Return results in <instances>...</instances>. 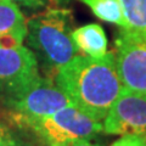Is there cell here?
Listing matches in <instances>:
<instances>
[{
    "instance_id": "obj_8",
    "label": "cell",
    "mask_w": 146,
    "mask_h": 146,
    "mask_svg": "<svg viewBox=\"0 0 146 146\" xmlns=\"http://www.w3.org/2000/svg\"><path fill=\"white\" fill-rule=\"evenodd\" d=\"M27 36V21L12 0H0V44L20 45Z\"/></svg>"
},
{
    "instance_id": "obj_9",
    "label": "cell",
    "mask_w": 146,
    "mask_h": 146,
    "mask_svg": "<svg viewBox=\"0 0 146 146\" xmlns=\"http://www.w3.org/2000/svg\"><path fill=\"white\" fill-rule=\"evenodd\" d=\"M72 40L77 49L84 56L102 57L107 51L108 42L104 28L98 23H89L72 31Z\"/></svg>"
},
{
    "instance_id": "obj_12",
    "label": "cell",
    "mask_w": 146,
    "mask_h": 146,
    "mask_svg": "<svg viewBox=\"0 0 146 146\" xmlns=\"http://www.w3.org/2000/svg\"><path fill=\"white\" fill-rule=\"evenodd\" d=\"M0 146H25V143L10 125L0 122Z\"/></svg>"
},
{
    "instance_id": "obj_4",
    "label": "cell",
    "mask_w": 146,
    "mask_h": 146,
    "mask_svg": "<svg viewBox=\"0 0 146 146\" xmlns=\"http://www.w3.org/2000/svg\"><path fill=\"white\" fill-rule=\"evenodd\" d=\"M7 108L20 125L48 117L67 106H73L70 98L51 78H40L21 91L6 96Z\"/></svg>"
},
{
    "instance_id": "obj_16",
    "label": "cell",
    "mask_w": 146,
    "mask_h": 146,
    "mask_svg": "<svg viewBox=\"0 0 146 146\" xmlns=\"http://www.w3.org/2000/svg\"><path fill=\"white\" fill-rule=\"evenodd\" d=\"M145 140H146V136H145Z\"/></svg>"
},
{
    "instance_id": "obj_2",
    "label": "cell",
    "mask_w": 146,
    "mask_h": 146,
    "mask_svg": "<svg viewBox=\"0 0 146 146\" xmlns=\"http://www.w3.org/2000/svg\"><path fill=\"white\" fill-rule=\"evenodd\" d=\"M72 13L65 7H51L27 22V40L36 60L50 73L74 58L78 51L72 40Z\"/></svg>"
},
{
    "instance_id": "obj_15",
    "label": "cell",
    "mask_w": 146,
    "mask_h": 146,
    "mask_svg": "<svg viewBox=\"0 0 146 146\" xmlns=\"http://www.w3.org/2000/svg\"><path fill=\"white\" fill-rule=\"evenodd\" d=\"M67 146H98V145L91 144L89 140H77V141H73V143L68 144Z\"/></svg>"
},
{
    "instance_id": "obj_11",
    "label": "cell",
    "mask_w": 146,
    "mask_h": 146,
    "mask_svg": "<svg viewBox=\"0 0 146 146\" xmlns=\"http://www.w3.org/2000/svg\"><path fill=\"white\" fill-rule=\"evenodd\" d=\"M128 28L146 36V0H119Z\"/></svg>"
},
{
    "instance_id": "obj_1",
    "label": "cell",
    "mask_w": 146,
    "mask_h": 146,
    "mask_svg": "<svg viewBox=\"0 0 146 146\" xmlns=\"http://www.w3.org/2000/svg\"><path fill=\"white\" fill-rule=\"evenodd\" d=\"M55 83L82 112L101 122L123 90L115 54L77 55L55 74Z\"/></svg>"
},
{
    "instance_id": "obj_7",
    "label": "cell",
    "mask_w": 146,
    "mask_h": 146,
    "mask_svg": "<svg viewBox=\"0 0 146 146\" xmlns=\"http://www.w3.org/2000/svg\"><path fill=\"white\" fill-rule=\"evenodd\" d=\"M102 127L110 135L146 136V93L123 88L105 117Z\"/></svg>"
},
{
    "instance_id": "obj_10",
    "label": "cell",
    "mask_w": 146,
    "mask_h": 146,
    "mask_svg": "<svg viewBox=\"0 0 146 146\" xmlns=\"http://www.w3.org/2000/svg\"><path fill=\"white\" fill-rule=\"evenodd\" d=\"M101 21L128 28V22L123 13L119 0H79Z\"/></svg>"
},
{
    "instance_id": "obj_3",
    "label": "cell",
    "mask_w": 146,
    "mask_h": 146,
    "mask_svg": "<svg viewBox=\"0 0 146 146\" xmlns=\"http://www.w3.org/2000/svg\"><path fill=\"white\" fill-rule=\"evenodd\" d=\"M46 146H67L77 140H90L104 131L102 123L82 112L76 106H67L48 117L26 125Z\"/></svg>"
},
{
    "instance_id": "obj_14",
    "label": "cell",
    "mask_w": 146,
    "mask_h": 146,
    "mask_svg": "<svg viewBox=\"0 0 146 146\" xmlns=\"http://www.w3.org/2000/svg\"><path fill=\"white\" fill-rule=\"evenodd\" d=\"M12 1H15L16 4H20V5L28 7V9H40V7L46 6L51 0H12ZM65 1L66 0H54V3L56 5H60V4Z\"/></svg>"
},
{
    "instance_id": "obj_5",
    "label": "cell",
    "mask_w": 146,
    "mask_h": 146,
    "mask_svg": "<svg viewBox=\"0 0 146 146\" xmlns=\"http://www.w3.org/2000/svg\"><path fill=\"white\" fill-rule=\"evenodd\" d=\"M113 54L123 88L146 93V36L121 28L115 39Z\"/></svg>"
},
{
    "instance_id": "obj_6",
    "label": "cell",
    "mask_w": 146,
    "mask_h": 146,
    "mask_svg": "<svg viewBox=\"0 0 146 146\" xmlns=\"http://www.w3.org/2000/svg\"><path fill=\"white\" fill-rule=\"evenodd\" d=\"M40 78L34 52L20 45L0 44V90L12 95Z\"/></svg>"
},
{
    "instance_id": "obj_13",
    "label": "cell",
    "mask_w": 146,
    "mask_h": 146,
    "mask_svg": "<svg viewBox=\"0 0 146 146\" xmlns=\"http://www.w3.org/2000/svg\"><path fill=\"white\" fill-rule=\"evenodd\" d=\"M111 146H146V140L143 135H122Z\"/></svg>"
}]
</instances>
